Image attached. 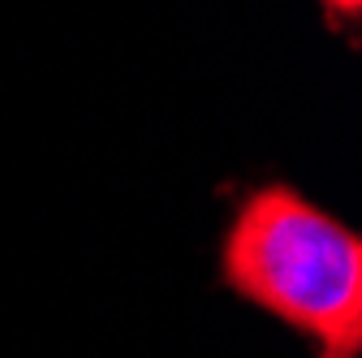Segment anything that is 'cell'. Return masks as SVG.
Listing matches in <instances>:
<instances>
[{"label":"cell","mask_w":362,"mask_h":358,"mask_svg":"<svg viewBox=\"0 0 362 358\" xmlns=\"http://www.w3.org/2000/svg\"><path fill=\"white\" fill-rule=\"evenodd\" d=\"M320 5L328 9L332 22H345V26H354L358 13H362V0H320Z\"/></svg>","instance_id":"7a4b0ae2"},{"label":"cell","mask_w":362,"mask_h":358,"mask_svg":"<svg viewBox=\"0 0 362 358\" xmlns=\"http://www.w3.org/2000/svg\"><path fill=\"white\" fill-rule=\"evenodd\" d=\"M220 277L320 345V358L362 354V238L285 182L259 186L229 220Z\"/></svg>","instance_id":"6da1fadb"}]
</instances>
